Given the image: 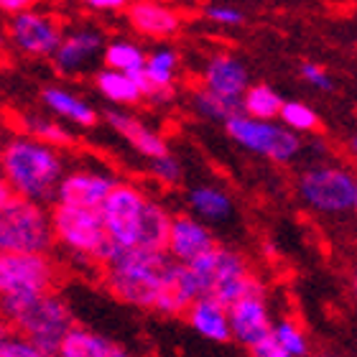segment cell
<instances>
[{"label": "cell", "instance_id": "cell-1", "mask_svg": "<svg viewBox=\"0 0 357 357\" xmlns=\"http://www.w3.org/2000/svg\"><path fill=\"white\" fill-rule=\"evenodd\" d=\"M100 215L115 250L138 248V250L166 253L174 215L135 184L120 181L102 204Z\"/></svg>", "mask_w": 357, "mask_h": 357}, {"label": "cell", "instance_id": "cell-2", "mask_svg": "<svg viewBox=\"0 0 357 357\" xmlns=\"http://www.w3.org/2000/svg\"><path fill=\"white\" fill-rule=\"evenodd\" d=\"M64 174L67 164L61 151L31 135H13L0 149V176L6 178L15 197L38 204L56 202Z\"/></svg>", "mask_w": 357, "mask_h": 357}, {"label": "cell", "instance_id": "cell-3", "mask_svg": "<svg viewBox=\"0 0 357 357\" xmlns=\"http://www.w3.org/2000/svg\"><path fill=\"white\" fill-rule=\"evenodd\" d=\"M105 286L112 296L135 309L156 312L158 301L169 289L174 261L156 250H115L105 263Z\"/></svg>", "mask_w": 357, "mask_h": 357}, {"label": "cell", "instance_id": "cell-4", "mask_svg": "<svg viewBox=\"0 0 357 357\" xmlns=\"http://www.w3.org/2000/svg\"><path fill=\"white\" fill-rule=\"evenodd\" d=\"M0 319L15 335L26 337L49 357L59 355L64 337L77 327L75 312L56 291L0 301Z\"/></svg>", "mask_w": 357, "mask_h": 357}, {"label": "cell", "instance_id": "cell-5", "mask_svg": "<svg viewBox=\"0 0 357 357\" xmlns=\"http://www.w3.org/2000/svg\"><path fill=\"white\" fill-rule=\"evenodd\" d=\"M49 212H52L54 243L64 248L69 255H75L77 261L105 268V263L115 253V248H112L100 209L54 204Z\"/></svg>", "mask_w": 357, "mask_h": 357}, {"label": "cell", "instance_id": "cell-6", "mask_svg": "<svg viewBox=\"0 0 357 357\" xmlns=\"http://www.w3.org/2000/svg\"><path fill=\"white\" fill-rule=\"evenodd\" d=\"M54 245L52 212L44 204L13 197L0 207V253L49 255Z\"/></svg>", "mask_w": 357, "mask_h": 357}, {"label": "cell", "instance_id": "cell-7", "mask_svg": "<svg viewBox=\"0 0 357 357\" xmlns=\"http://www.w3.org/2000/svg\"><path fill=\"white\" fill-rule=\"evenodd\" d=\"M357 176L340 164L306 166L296 178V194L306 207L324 217H340L355 207Z\"/></svg>", "mask_w": 357, "mask_h": 357}, {"label": "cell", "instance_id": "cell-8", "mask_svg": "<svg viewBox=\"0 0 357 357\" xmlns=\"http://www.w3.org/2000/svg\"><path fill=\"white\" fill-rule=\"evenodd\" d=\"M225 133L230 135L240 149L268 158L273 164H291L304 151L301 135L289 130L281 120H255L240 112L225 123Z\"/></svg>", "mask_w": 357, "mask_h": 357}, {"label": "cell", "instance_id": "cell-9", "mask_svg": "<svg viewBox=\"0 0 357 357\" xmlns=\"http://www.w3.org/2000/svg\"><path fill=\"white\" fill-rule=\"evenodd\" d=\"M56 266L52 255L0 253V301L54 291Z\"/></svg>", "mask_w": 357, "mask_h": 357}, {"label": "cell", "instance_id": "cell-10", "mask_svg": "<svg viewBox=\"0 0 357 357\" xmlns=\"http://www.w3.org/2000/svg\"><path fill=\"white\" fill-rule=\"evenodd\" d=\"M64 26L54 13L46 10H26L10 15L8 21V38L10 44L26 56H54L64 38Z\"/></svg>", "mask_w": 357, "mask_h": 357}, {"label": "cell", "instance_id": "cell-11", "mask_svg": "<svg viewBox=\"0 0 357 357\" xmlns=\"http://www.w3.org/2000/svg\"><path fill=\"white\" fill-rule=\"evenodd\" d=\"M120 184L115 174L95 169V166H75L67 169L64 178L56 192L54 204H69V207H82V209H102L112 189Z\"/></svg>", "mask_w": 357, "mask_h": 357}, {"label": "cell", "instance_id": "cell-12", "mask_svg": "<svg viewBox=\"0 0 357 357\" xmlns=\"http://www.w3.org/2000/svg\"><path fill=\"white\" fill-rule=\"evenodd\" d=\"M105 33L92 26H82V29H72L64 33L59 49L52 56L54 69L64 77H75L87 72L97 59L105 56Z\"/></svg>", "mask_w": 357, "mask_h": 357}, {"label": "cell", "instance_id": "cell-13", "mask_svg": "<svg viewBox=\"0 0 357 357\" xmlns=\"http://www.w3.org/2000/svg\"><path fill=\"white\" fill-rule=\"evenodd\" d=\"M220 243L215 240V232L209 225H204L202 220H197L189 212L174 215L172 220V232H169V245H166V255L172 261L189 266L197 258H202L204 253H209L212 248H217Z\"/></svg>", "mask_w": 357, "mask_h": 357}, {"label": "cell", "instance_id": "cell-14", "mask_svg": "<svg viewBox=\"0 0 357 357\" xmlns=\"http://www.w3.org/2000/svg\"><path fill=\"white\" fill-rule=\"evenodd\" d=\"M178 75V54L172 46H158L149 54L143 72H138L135 82L141 87L143 100H149L153 105H169L176 97V82Z\"/></svg>", "mask_w": 357, "mask_h": 357}, {"label": "cell", "instance_id": "cell-15", "mask_svg": "<svg viewBox=\"0 0 357 357\" xmlns=\"http://www.w3.org/2000/svg\"><path fill=\"white\" fill-rule=\"evenodd\" d=\"M202 87L215 92L227 100H243L248 89H250V75L243 61L230 52H217L212 54L204 64L202 72Z\"/></svg>", "mask_w": 357, "mask_h": 357}, {"label": "cell", "instance_id": "cell-16", "mask_svg": "<svg viewBox=\"0 0 357 357\" xmlns=\"http://www.w3.org/2000/svg\"><path fill=\"white\" fill-rule=\"evenodd\" d=\"M227 309H230L232 340L243 344L245 350H250L253 344L271 337V332H273V319H271L266 296H245Z\"/></svg>", "mask_w": 357, "mask_h": 357}, {"label": "cell", "instance_id": "cell-17", "mask_svg": "<svg viewBox=\"0 0 357 357\" xmlns=\"http://www.w3.org/2000/svg\"><path fill=\"white\" fill-rule=\"evenodd\" d=\"M105 123H107V126H110L112 130H115V133L135 151V153H141V156L149 158V161L172 153L164 135L156 133L153 128L146 126L141 118H135V115H130V112L107 110L105 112Z\"/></svg>", "mask_w": 357, "mask_h": 357}, {"label": "cell", "instance_id": "cell-18", "mask_svg": "<svg viewBox=\"0 0 357 357\" xmlns=\"http://www.w3.org/2000/svg\"><path fill=\"white\" fill-rule=\"evenodd\" d=\"M128 23L141 36L172 38L181 29V13L161 0H133L128 6Z\"/></svg>", "mask_w": 357, "mask_h": 357}, {"label": "cell", "instance_id": "cell-19", "mask_svg": "<svg viewBox=\"0 0 357 357\" xmlns=\"http://www.w3.org/2000/svg\"><path fill=\"white\" fill-rule=\"evenodd\" d=\"M186 324L209 342L225 344L232 340V327H230V309L217 301L212 296L197 298L189 312H186Z\"/></svg>", "mask_w": 357, "mask_h": 357}, {"label": "cell", "instance_id": "cell-20", "mask_svg": "<svg viewBox=\"0 0 357 357\" xmlns=\"http://www.w3.org/2000/svg\"><path fill=\"white\" fill-rule=\"evenodd\" d=\"M186 207H189V215H194L204 225H222L235 217V202L217 184L192 186L186 192Z\"/></svg>", "mask_w": 357, "mask_h": 357}, {"label": "cell", "instance_id": "cell-21", "mask_svg": "<svg viewBox=\"0 0 357 357\" xmlns=\"http://www.w3.org/2000/svg\"><path fill=\"white\" fill-rule=\"evenodd\" d=\"M41 102L54 118H61L79 128H92L97 126V110L87 100H82L79 95L69 92V89L59 87V84H49L41 89Z\"/></svg>", "mask_w": 357, "mask_h": 357}, {"label": "cell", "instance_id": "cell-22", "mask_svg": "<svg viewBox=\"0 0 357 357\" xmlns=\"http://www.w3.org/2000/svg\"><path fill=\"white\" fill-rule=\"evenodd\" d=\"M56 357H133L123 344L112 342L95 329L77 324L59 347Z\"/></svg>", "mask_w": 357, "mask_h": 357}, {"label": "cell", "instance_id": "cell-23", "mask_svg": "<svg viewBox=\"0 0 357 357\" xmlns=\"http://www.w3.org/2000/svg\"><path fill=\"white\" fill-rule=\"evenodd\" d=\"M95 87L107 102L118 105V107H130V105H138L143 100V92L135 82V77L107 67L95 75Z\"/></svg>", "mask_w": 357, "mask_h": 357}, {"label": "cell", "instance_id": "cell-24", "mask_svg": "<svg viewBox=\"0 0 357 357\" xmlns=\"http://www.w3.org/2000/svg\"><path fill=\"white\" fill-rule=\"evenodd\" d=\"M283 100L271 84H250L240 105H243V115L255 120H278L283 110Z\"/></svg>", "mask_w": 357, "mask_h": 357}, {"label": "cell", "instance_id": "cell-25", "mask_svg": "<svg viewBox=\"0 0 357 357\" xmlns=\"http://www.w3.org/2000/svg\"><path fill=\"white\" fill-rule=\"evenodd\" d=\"M146 59H149V54L143 52L141 46L133 44V41H126V38H115L107 44L105 49V67L107 69H115V72H123V75H138L143 72L146 67Z\"/></svg>", "mask_w": 357, "mask_h": 357}, {"label": "cell", "instance_id": "cell-26", "mask_svg": "<svg viewBox=\"0 0 357 357\" xmlns=\"http://www.w3.org/2000/svg\"><path fill=\"white\" fill-rule=\"evenodd\" d=\"M192 107L194 112L204 120H215V123H227L232 120L235 115L243 112V105L238 100H227V97H220L215 92H209V89L199 87L192 92Z\"/></svg>", "mask_w": 357, "mask_h": 357}, {"label": "cell", "instance_id": "cell-27", "mask_svg": "<svg viewBox=\"0 0 357 357\" xmlns=\"http://www.w3.org/2000/svg\"><path fill=\"white\" fill-rule=\"evenodd\" d=\"M21 123H23L26 135L46 143V146H54V149H59V151L75 146V135L69 133L67 128L61 126L56 118H46V115H26V118H21Z\"/></svg>", "mask_w": 357, "mask_h": 357}, {"label": "cell", "instance_id": "cell-28", "mask_svg": "<svg viewBox=\"0 0 357 357\" xmlns=\"http://www.w3.org/2000/svg\"><path fill=\"white\" fill-rule=\"evenodd\" d=\"M273 340L281 344L286 355L289 357H309L312 352V344H309V337L301 327H298L296 319H289V317H283V319L273 321Z\"/></svg>", "mask_w": 357, "mask_h": 357}, {"label": "cell", "instance_id": "cell-29", "mask_svg": "<svg viewBox=\"0 0 357 357\" xmlns=\"http://www.w3.org/2000/svg\"><path fill=\"white\" fill-rule=\"evenodd\" d=\"M283 126L294 130V133H314L319 128V115L317 110H312L306 102H298V100H286L281 110V118H278Z\"/></svg>", "mask_w": 357, "mask_h": 357}, {"label": "cell", "instance_id": "cell-30", "mask_svg": "<svg viewBox=\"0 0 357 357\" xmlns=\"http://www.w3.org/2000/svg\"><path fill=\"white\" fill-rule=\"evenodd\" d=\"M149 169H151V176L156 178V181H161L164 186H176V184H181V178H184L181 161H178L174 153L149 161Z\"/></svg>", "mask_w": 357, "mask_h": 357}, {"label": "cell", "instance_id": "cell-31", "mask_svg": "<svg viewBox=\"0 0 357 357\" xmlns=\"http://www.w3.org/2000/svg\"><path fill=\"white\" fill-rule=\"evenodd\" d=\"M0 357H49V355L38 350L36 344L31 342V340H26V337L8 332L0 340Z\"/></svg>", "mask_w": 357, "mask_h": 357}, {"label": "cell", "instance_id": "cell-32", "mask_svg": "<svg viewBox=\"0 0 357 357\" xmlns=\"http://www.w3.org/2000/svg\"><path fill=\"white\" fill-rule=\"evenodd\" d=\"M204 18L217 26H240L245 23V13L235 6H222V3H212L204 8Z\"/></svg>", "mask_w": 357, "mask_h": 357}, {"label": "cell", "instance_id": "cell-33", "mask_svg": "<svg viewBox=\"0 0 357 357\" xmlns=\"http://www.w3.org/2000/svg\"><path fill=\"white\" fill-rule=\"evenodd\" d=\"M298 75H301V79H304L306 84H312V87L319 89V92H332V89H335V79L324 72V67L314 64V61H301V64H298Z\"/></svg>", "mask_w": 357, "mask_h": 357}, {"label": "cell", "instance_id": "cell-34", "mask_svg": "<svg viewBox=\"0 0 357 357\" xmlns=\"http://www.w3.org/2000/svg\"><path fill=\"white\" fill-rule=\"evenodd\" d=\"M248 352H250V357H289L281 344L273 340V335L266 337V340H261L258 344H253Z\"/></svg>", "mask_w": 357, "mask_h": 357}, {"label": "cell", "instance_id": "cell-35", "mask_svg": "<svg viewBox=\"0 0 357 357\" xmlns=\"http://www.w3.org/2000/svg\"><path fill=\"white\" fill-rule=\"evenodd\" d=\"M84 6L95 13H118V10H128L130 0H82Z\"/></svg>", "mask_w": 357, "mask_h": 357}, {"label": "cell", "instance_id": "cell-36", "mask_svg": "<svg viewBox=\"0 0 357 357\" xmlns=\"http://www.w3.org/2000/svg\"><path fill=\"white\" fill-rule=\"evenodd\" d=\"M36 3L38 0H0V10L10 15H18V13H26V10H33Z\"/></svg>", "mask_w": 357, "mask_h": 357}, {"label": "cell", "instance_id": "cell-37", "mask_svg": "<svg viewBox=\"0 0 357 357\" xmlns=\"http://www.w3.org/2000/svg\"><path fill=\"white\" fill-rule=\"evenodd\" d=\"M15 194H13V189H10V186H8V181L3 176H0V207H3V204H8V202L13 199Z\"/></svg>", "mask_w": 357, "mask_h": 357}, {"label": "cell", "instance_id": "cell-38", "mask_svg": "<svg viewBox=\"0 0 357 357\" xmlns=\"http://www.w3.org/2000/svg\"><path fill=\"white\" fill-rule=\"evenodd\" d=\"M347 151H350L352 161H355V164H357V135H352L350 141H347Z\"/></svg>", "mask_w": 357, "mask_h": 357}, {"label": "cell", "instance_id": "cell-39", "mask_svg": "<svg viewBox=\"0 0 357 357\" xmlns=\"http://www.w3.org/2000/svg\"><path fill=\"white\" fill-rule=\"evenodd\" d=\"M263 250H266L268 258H273V255H275V245L271 243V240H266V243H263Z\"/></svg>", "mask_w": 357, "mask_h": 357}, {"label": "cell", "instance_id": "cell-40", "mask_svg": "<svg viewBox=\"0 0 357 357\" xmlns=\"http://www.w3.org/2000/svg\"><path fill=\"white\" fill-rule=\"evenodd\" d=\"M8 332H10V329H8V327H6V321L0 319V340H3V337H6V335H8Z\"/></svg>", "mask_w": 357, "mask_h": 357}, {"label": "cell", "instance_id": "cell-41", "mask_svg": "<svg viewBox=\"0 0 357 357\" xmlns=\"http://www.w3.org/2000/svg\"><path fill=\"white\" fill-rule=\"evenodd\" d=\"M352 294H355V298H357V273H355V278H352Z\"/></svg>", "mask_w": 357, "mask_h": 357}, {"label": "cell", "instance_id": "cell-42", "mask_svg": "<svg viewBox=\"0 0 357 357\" xmlns=\"http://www.w3.org/2000/svg\"><path fill=\"white\" fill-rule=\"evenodd\" d=\"M352 212L357 215V186H355V207H352Z\"/></svg>", "mask_w": 357, "mask_h": 357}, {"label": "cell", "instance_id": "cell-43", "mask_svg": "<svg viewBox=\"0 0 357 357\" xmlns=\"http://www.w3.org/2000/svg\"><path fill=\"white\" fill-rule=\"evenodd\" d=\"M317 357H332V355H317Z\"/></svg>", "mask_w": 357, "mask_h": 357}, {"label": "cell", "instance_id": "cell-44", "mask_svg": "<svg viewBox=\"0 0 357 357\" xmlns=\"http://www.w3.org/2000/svg\"><path fill=\"white\" fill-rule=\"evenodd\" d=\"M172 3H178V0H172Z\"/></svg>", "mask_w": 357, "mask_h": 357}, {"label": "cell", "instance_id": "cell-45", "mask_svg": "<svg viewBox=\"0 0 357 357\" xmlns=\"http://www.w3.org/2000/svg\"><path fill=\"white\" fill-rule=\"evenodd\" d=\"M0 44H3V38H0Z\"/></svg>", "mask_w": 357, "mask_h": 357}]
</instances>
